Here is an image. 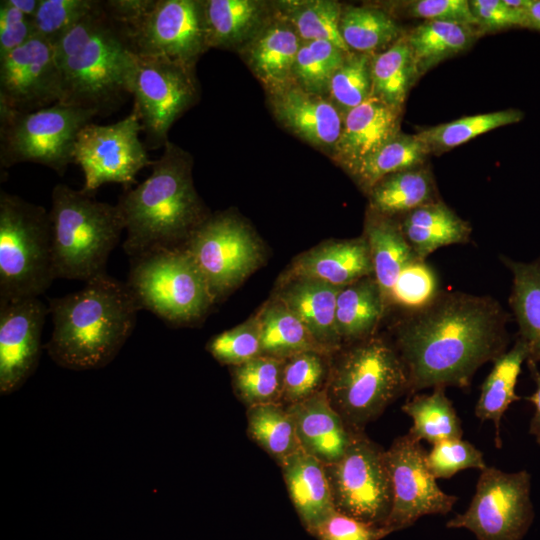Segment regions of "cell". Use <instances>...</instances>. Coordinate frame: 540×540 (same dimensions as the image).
<instances>
[{
    "instance_id": "cell-1",
    "label": "cell",
    "mask_w": 540,
    "mask_h": 540,
    "mask_svg": "<svg viewBox=\"0 0 540 540\" xmlns=\"http://www.w3.org/2000/svg\"><path fill=\"white\" fill-rule=\"evenodd\" d=\"M393 344L408 377V393L470 385L476 371L507 351L508 312L490 296L437 291L406 308Z\"/></svg>"
},
{
    "instance_id": "cell-2",
    "label": "cell",
    "mask_w": 540,
    "mask_h": 540,
    "mask_svg": "<svg viewBox=\"0 0 540 540\" xmlns=\"http://www.w3.org/2000/svg\"><path fill=\"white\" fill-rule=\"evenodd\" d=\"M48 307L53 330L45 349L58 366L74 371L108 365L131 336L141 310L127 283L108 274L50 299Z\"/></svg>"
},
{
    "instance_id": "cell-3",
    "label": "cell",
    "mask_w": 540,
    "mask_h": 540,
    "mask_svg": "<svg viewBox=\"0 0 540 540\" xmlns=\"http://www.w3.org/2000/svg\"><path fill=\"white\" fill-rule=\"evenodd\" d=\"M191 155L170 142L151 164L150 175L120 196L117 206L124 222L123 249L132 258L163 248H183L209 216L192 179Z\"/></svg>"
},
{
    "instance_id": "cell-4",
    "label": "cell",
    "mask_w": 540,
    "mask_h": 540,
    "mask_svg": "<svg viewBox=\"0 0 540 540\" xmlns=\"http://www.w3.org/2000/svg\"><path fill=\"white\" fill-rule=\"evenodd\" d=\"M53 46L62 81L59 103L100 115L117 108L129 94L131 42L103 1H96Z\"/></svg>"
},
{
    "instance_id": "cell-5",
    "label": "cell",
    "mask_w": 540,
    "mask_h": 540,
    "mask_svg": "<svg viewBox=\"0 0 540 540\" xmlns=\"http://www.w3.org/2000/svg\"><path fill=\"white\" fill-rule=\"evenodd\" d=\"M49 215L55 278L87 282L107 274L108 258L125 230L117 204L57 184Z\"/></svg>"
},
{
    "instance_id": "cell-6",
    "label": "cell",
    "mask_w": 540,
    "mask_h": 540,
    "mask_svg": "<svg viewBox=\"0 0 540 540\" xmlns=\"http://www.w3.org/2000/svg\"><path fill=\"white\" fill-rule=\"evenodd\" d=\"M325 391L346 425L360 432L408 393V377L393 342L374 334L341 350Z\"/></svg>"
},
{
    "instance_id": "cell-7",
    "label": "cell",
    "mask_w": 540,
    "mask_h": 540,
    "mask_svg": "<svg viewBox=\"0 0 540 540\" xmlns=\"http://www.w3.org/2000/svg\"><path fill=\"white\" fill-rule=\"evenodd\" d=\"M49 212L0 191V302L39 297L54 281Z\"/></svg>"
},
{
    "instance_id": "cell-8",
    "label": "cell",
    "mask_w": 540,
    "mask_h": 540,
    "mask_svg": "<svg viewBox=\"0 0 540 540\" xmlns=\"http://www.w3.org/2000/svg\"><path fill=\"white\" fill-rule=\"evenodd\" d=\"M126 281L140 309L172 325L201 320L215 299L185 248L152 250L130 258Z\"/></svg>"
},
{
    "instance_id": "cell-9",
    "label": "cell",
    "mask_w": 540,
    "mask_h": 540,
    "mask_svg": "<svg viewBox=\"0 0 540 540\" xmlns=\"http://www.w3.org/2000/svg\"><path fill=\"white\" fill-rule=\"evenodd\" d=\"M104 6L125 26L134 53L195 67L209 48L202 0H108Z\"/></svg>"
},
{
    "instance_id": "cell-10",
    "label": "cell",
    "mask_w": 540,
    "mask_h": 540,
    "mask_svg": "<svg viewBox=\"0 0 540 540\" xmlns=\"http://www.w3.org/2000/svg\"><path fill=\"white\" fill-rule=\"evenodd\" d=\"M97 115L93 110L59 102L32 112L0 106L1 167L32 162L63 175L74 163L78 133Z\"/></svg>"
},
{
    "instance_id": "cell-11",
    "label": "cell",
    "mask_w": 540,
    "mask_h": 540,
    "mask_svg": "<svg viewBox=\"0 0 540 540\" xmlns=\"http://www.w3.org/2000/svg\"><path fill=\"white\" fill-rule=\"evenodd\" d=\"M127 88L134 97L133 108L152 148L166 143L171 126L199 96L195 67L134 52Z\"/></svg>"
},
{
    "instance_id": "cell-12",
    "label": "cell",
    "mask_w": 540,
    "mask_h": 540,
    "mask_svg": "<svg viewBox=\"0 0 540 540\" xmlns=\"http://www.w3.org/2000/svg\"><path fill=\"white\" fill-rule=\"evenodd\" d=\"M534 517L530 473L487 466L480 471L466 511L450 519L446 526L467 529L478 540H521Z\"/></svg>"
},
{
    "instance_id": "cell-13",
    "label": "cell",
    "mask_w": 540,
    "mask_h": 540,
    "mask_svg": "<svg viewBox=\"0 0 540 540\" xmlns=\"http://www.w3.org/2000/svg\"><path fill=\"white\" fill-rule=\"evenodd\" d=\"M325 469L337 511L384 527L392 506L385 450L355 432L344 455Z\"/></svg>"
},
{
    "instance_id": "cell-14",
    "label": "cell",
    "mask_w": 540,
    "mask_h": 540,
    "mask_svg": "<svg viewBox=\"0 0 540 540\" xmlns=\"http://www.w3.org/2000/svg\"><path fill=\"white\" fill-rule=\"evenodd\" d=\"M218 301L254 272L263 260L252 230L236 215L208 216L184 246Z\"/></svg>"
},
{
    "instance_id": "cell-15",
    "label": "cell",
    "mask_w": 540,
    "mask_h": 540,
    "mask_svg": "<svg viewBox=\"0 0 540 540\" xmlns=\"http://www.w3.org/2000/svg\"><path fill=\"white\" fill-rule=\"evenodd\" d=\"M142 130L135 108L120 121L107 125L90 122L80 130L74 163L83 172V192L93 195L107 183H119L127 190L136 182L138 172L152 164L139 138Z\"/></svg>"
},
{
    "instance_id": "cell-16",
    "label": "cell",
    "mask_w": 540,
    "mask_h": 540,
    "mask_svg": "<svg viewBox=\"0 0 540 540\" xmlns=\"http://www.w3.org/2000/svg\"><path fill=\"white\" fill-rule=\"evenodd\" d=\"M427 451L409 433L385 450L392 486V506L384 527L391 533L412 526L426 515H446L457 497L445 493L427 464Z\"/></svg>"
},
{
    "instance_id": "cell-17",
    "label": "cell",
    "mask_w": 540,
    "mask_h": 540,
    "mask_svg": "<svg viewBox=\"0 0 540 540\" xmlns=\"http://www.w3.org/2000/svg\"><path fill=\"white\" fill-rule=\"evenodd\" d=\"M61 74L55 49L34 35L0 59V106L32 112L60 102Z\"/></svg>"
},
{
    "instance_id": "cell-18",
    "label": "cell",
    "mask_w": 540,
    "mask_h": 540,
    "mask_svg": "<svg viewBox=\"0 0 540 540\" xmlns=\"http://www.w3.org/2000/svg\"><path fill=\"white\" fill-rule=\"evenodd\" d=\"M49 307L39 297L0 302V393L9 395L38 366Z\"/></svg>"
},
{
    "instance_id": "cell-19",
    "label": "cell",
    "mask_w": 540,
    "mask_h": 540,
    "mask_svg": "<svg viewBox=\"0 0 540 540\" xmlns=\"http://www.w3.org/2000/svg\"><path fill=\"white\" fill-rule=\"evenodd\" d=\"M268 102L284 128L331 156L344 116L327 97L309 93L292 82L268 93Z\"/></svg>"
},
{
    "instance_id": "cell-20",
    "label": "cell",
    "mask_w": 540,
    "mask_h": 540,
    "mask_svg": "<svg viewBox=\"0 0 540 540\" xmlns=\"http://www.w3.org/2000/svg\"><path fill=\"white\" fill-rule=\"evenodd\" d=\"M401 115V110L371 95L344 116L332 159L351 172L401 132Z\"/></svg>"
},
{
    "instance_id": "cell-21",
    "label": "cell",
    "mask_w": 540,
    "mask_h": 540,
    "mask_svg": "<svg viewBox=\"0 0 540 540\" xmlns=\"http://www.w3.org/2000/svg\"><path fill=\"white\" fill-rule=\"evenodd\" d=\"M301 43L293 27L274 11L237 52L268 94L293 82V68Z\"/></svg>"
},
{
    "instance_id": "cell-22",
    "label": "cell",
    "mask_w": 540,
    "mask_h": 540,
    "mask_svg": "<svg viewBox=\"0 0 540 540\" xmlns=\"http://www.w3.org/2000/svg\"><path fill=\"white\" fill-rule=\"evenodd\" d=\"M373 274L369 245L361 236L331 240L304 252L292 262L283 282L308 278L343 287Z\"/></svg>"
},
{
    "instance_id": "cell-23",
    "label": "cell",
    "mask_w": 540,
    "mask_h": 540,
    "mask_svg": "<svg viewBox=\"0 0 540 540\" xmlns=\"http://www.w3.org/2000/svg\"><path fill=\"white\" fill-rule=\"evenodd\" d=\"M287 410L303 450L324 464L344 455L355 432L332 406L325 390L289 405Z\"/></svg>"
},
{
    "instance_id": "cell-24",
    "label": "cell",
    "mask_w": 540,
    "mask_h": 540,
    "mask_svg": "<svg viewBox=\"0 0 540 540\" xmlns=\"http://www.w3.org/2000/svg\"><path fill=\"white\" fill-rule=\"evenodd\" d=\"M341 288L320 280L296 278L284 281L276 296L327 353L342 348L336 326V303Z\"/></svg>"
},
{
    "instance_id": "cell-25",
    "label": "cell",
    "mask_w": 540,
    "mask_h": 540,
    "mask_svg": "<svg viewBox=\"0 0 540 540\" xmlns=\"http://www.w3.org/2000/svg\"><path fill=\"white\" fill-rule=\"evenodd\" d=\"M291 501L310 533L336 509L325 464L302 448L279 462Z\"/></svg>"
},
{
    "instance_id": "cell-26",
    "label": "cell",
    "mask_w": 540,
    "mask_h": 540,
    "mask_svg": "<svg viewBox=\"0 0 540 540\" xmlns=\"http://www.w3.org/2000/svg\"><path fill=\"white\" fill-rule=\"evenodd\" d=\"M363 236L369 245L374 278L388 309L401 275L418 260L407 243L397 219L368 210Z\"/></svg>"
},
{
    "instance_id": "cell-27",
    "label": "cell",
    "mask_w": 540,
    "mask_h": 540,
    "mask_svg": "<svg viewBox=\"0 0 540 540\" xmlns=\"http://www.w3.org/2000/svg\"><path fill=\"white\" fill-rule=\"evenodd\" d=\"M208 48L238 50L273 15L270 3L257 0H202Z\"/></svg>"
},
{
    "instance_id": "cell-28",
    "label": "cell",
    "mask_w": 540,
    "mask_h": 540,
    "mask_svg": "<svg viewBox=\"0 0 540 540\" xmlns=\"http://www.w3.org/2000/svg\"><path fill=\"white\" fill-rule=\"evenodd\" d=\"M399 227L418 260H424L437 249L470 241L472 228L443 201L420 206L397 220Z\"/></svg>"
},
{
    "instance_id": "cell-29",
    "label": "cell",
    "mask_w": 540,
    "mask_h": 540,
    "mask_svg": "<svg viewBox=\"0 0 540 540\" xmlns=\"http://www.w3.org/2000/svg\"><path fill=\"white\" fill-rule=\"evenodd\" d=\"M483 35L476 25L424 21L406 33L417 77L443 60L467 51Z\"/></svg>"
},
{
    "instance_id": "cell-30",
    "label": "cell",
    "mask_w": 540,
    "mask_h": 540,
    "mask_svg": "<svg viewBox=\"0 0 540 540\" xmlns=\"http://www.w3.org/2000/svg\"><path fill=\"white\" fill-rule=\"evenodd\" d=\"M528 358L529 351L526 344L517 339L511 349L493 361V367L481 386L475 416L481 421L493 422L497 448L502 446L500 437L502 417L513 402L521 400L516 394L515 387L522 365Z\"/></svg>"
},
{
    "instance_id": "cell-31",
    "label": "cell",
    "mask_w": 540,
    "mask_h": 540,
    "mask_svg": "<svg viewBox=\"0 0 540 540\" xmlns=\"http://www.w3.org/2000/svg\"><path fill=\"white\" fill-rule=\"evenodd\" d=\"M512 275L509 305L518 326V339L530 360L540 363V256L530 262L500 256Z\"/></svg>"
},
{
    "instance_id": "cell-32",
    "label": "cell",
    "mask_w": 540,
    "mask_h": 540,
    "mask_svg": "<svg viewBox=\"0 0 540 540\" xmlns=\"http://www.w3.org/2000/svg\"><path fill=\"white\" fill-rule=\"evenodd\" d=\"M386 310L373 275L343 286L336 303V326L342 344L373 336Z\"/></svg>"
},
{
    "instance_id": "cell-33",
    "label": "cell",
    "mask_w": 540,
    "mask_h": 540,
    "mask_svg": "<svg viewBox=\"0 0 540 540\" xmlns=\"http://www.w3.org/2000/svg\"><path fill=\"white\" fill-rule=\"evenodd\" d=\"M367 196L369 210L392 218L438 200L432 174L423 166L385 176Z\"/></svg>"
},
{
    "instance_id": "cell-34",
    "label": "cell",
    "mask_w": 540,
    "mask_h": 540,
    "mask_svg": "<svg viewBox=\"0 0 540 540\" xmlns=\"http://www.w3.org/2000/svg\"><path fill=\"white\" fill-rule=\"evenodd\" d=\"M342 39L351 52L377 54L405 35L394 16L373 6L343 7L340 19Z\"/></svg>"
},
{
    "instance_id": "cell-35",
    "label": "cell",
    "mask_w": 540,
    "mask_h": 540,
    "mask_svg": "<svg viewBox=\"0 0 540 540\" xmlns=\"http://www.w3.org/2000/svg\"><path fill=\"white\" fill-rule=\"evenodd\" d=\"M257 315L262 355L287 359L307 351L328 354L298 317L277 298L268 302Z\"/></svg>"
},
{
    "instance_id": "cell-36",
    "label": "cell",
    "mask_w": 540,
    "mask_h": 540,
    "mask_svg": "<svg viewBox=\"0 0 540 540\" xmlns=\"http://www.w3.org/2000/svg\"><path fill=\"white\" fill-rule=\"evenodd\" d=\"M418 77L406 33L386 50L371 57L372 96L397 110Z\"/></svg>"
},
{
    "instance_id": "cell-37",
    "label": "cell",
    "mask_w": 540,
    "mask_h": 540,
    "mask_svg": "<svg viewBox=\"0 0 540 540\" xmlns=\"http://www.w3.org/2000/svg\"><path fill=\"white\" fill-rule=\"evenodd\" d=\"M402 411L412 419L409 434L431 445L463 437L462 422L445 394V387L433 388L430 394H417L402 405Z\"/></svg>"
},
{
    "instance_id": "cell-38",
    "label": "cell",
    "mask_w": 540,
    "mask_h": 540,
    "mask_svg": "<svg viewBox=\"0 0 540 540\" xmlns=\"http://www.w3.org/2000/svg\"><path fill=\"white\" fill-rule=\"evenodd\" d=\"M302 41L326 40L350 53L340 33L343 6L334 0H289L272 4Z\"/></svg>"
},
{
    "instance_id": "cell-39",
    "label": "cell",
    "mask_w": 540,
    "mask_h": 540,
    "mask_svg": "<svg viewBox=\"0 0 540 540\" xmlns=\"http://www.w3.org/2000/svg\"><path fill=\"white\" fill-rule=\"evenodd\" d=\"M430 152L416 134L400 132L348 174L367 194L385 176L420 167Z\"/></svg>"
},
{
    "instance_id": "cell-40",
    "label": "cell",
    "mask_w": 540,
    "mask_h": 540,
    "mask_svg": "<svg viewBox=\"0 0 540 540\" xmlns=\"http://www.w3.org/2000/svg\"><path fill=\"white\" fill-rule=\"evenodd\" d=\"M524 113L509 108L476 114L420 130L416 135L430 154L440 155L493 129L520 122Z\"/></svg>"
},
{
    "instance_id": "cell-41",
    "label": "cell",
    "mask_w": 540,
    "mask_h": 540,
    "mask_svg": "<svg viewBox=\"0 0 540 540\" xmlns=\"http://www.w3.org/2000/svg\"><path fill=\"white\" fill-rule=\"evenodd\" d=\"M248 434L278 463L301 448L293 419L279 402L250 406Z\"/></svg>"
},
{
    "instance_id": "cell-42",
    "label": "cell",
    "mask_w": 540,
    "mask_h": 540,
    "mask_svg": "<svg viewBox=\"0 0 540 540\" xmlns=\"http://www.w3.org/2000/svg\"><path fill=\"white\" fill-rule=\"evenodd\" d=\"M285 359L260 355L232 367L236 395L248 407L282 399Z\"/></svg>"
},
{
    "instance_id": "cell-43",
    "label": "cell",
    "mask_w": 540,
    "mask_h": 540,
    "mask_svg": "<svg viewBox=\"0 0 540 540\" xmlns=\"http://www.w3.org/2000/svg\"><path fill=\"white\" fill-rule=\"evenodd\" d=\"M347 54L326 40L302 41L293 68V82L309 93L327 97L331 79Z\"/></svg>"
},
{
    "instance_id": "cell-44",
    "label": "cell",
    "mask_w": 540,
    "mask_h": 540,
    "mask_svg": "<svg viewBox=\"0 0 540 540\" xmlns=\"http://www.w3.org/2000/svg\"><path fill=\"white\" fill-rule=\"evenodd\" d=\"M371 57L350 52L331 79L327 98L343 116L371 96Z\"/></svg>"
},
{
    "instance_id": "cell-45",
    "label": "cell",
    "mask_w": 540,
    "mask_h": 540,
    "mask_svg": "<svg viewBox=\"0 0 540 540\" xmlns=\"http://www.w3.org/2000/svg\"><path fill=\"white\" fill-rule=\"evenodd\" d=\"M206 348L219 363L232 367L262 355L258 315L212 337Z\"/></svg>"
},
{
    "instance_id": "cell-46",
    "label": "cell",
    "mask_w": 540,
    "mask_h": 540,
    "mask_svg": "<svg viewBox=\"0 0 540 540\" xmlns=\"http://www.w3.org/2000/svg\"><path fill=\"white\" fill-rule=\"evenodd\" d=\"M325 354L307 351L285 359L282 399L290 405L320 391L325 378Z\"/></svg>"
},
{
    "instance_id": "cell-47",
    "label": "cell",
    "mask_w": 540,
    "mask_h": 540,
    "mask_svg": "<svg viewBox=\"0 0 540 540\" xmlns=\"http://www.w3.org/2000/svg\"><path fill=\"white\" fill-rule=\"evenodd\" d=\"M97 0H40L32 18L34 34L55 44L96 4Z\"/></svg>"
},
{
    "instance_id": "cell-48",
    "label": "cell",
    "mask_w": 540,
    "mask_h": 540,
    "mask_svg": "<svg viewBox=\"0 0 540 540\" xmlns=\"http://www.w3.org/2000/svg\"><path fill=\"white\" fill-rule=\"evenodd\" d=\"M428 467L436 479H449L465 469L487 467L483 453L462 438L447 439L432 445L427 452Z\"/></svg>"
},
{
    "instance_id": "cell-49",
    "label": "cell",
    "mask_w": 540,
    "mask_h": 540,
    "mask_svg": "<svg viewBox=\"0 0 540 540\" xmlns=\"http://www.w3.org/2000/svg\"><path fill=\"white\" fill-rule=\"evenodd\" d=\"M404 16L424 21H445L476 25L470 2L467 0H412L394 5Z\"/></svg>"
},
{
    "instance_id": "cell-50",
    "label": "cell",
    "mask_w": 540,
    "mask_h": 540,
    "mask_svg": "<svg viewBox=\"0 0 540 540\" xmlns=\"http://www.w3.org/2000/svg\"><path fill=\"white\" fill-rule=\"evenodd\" d=\"M391 532L335 510L311 532L318 540H380Z\"/></svg>"
},
{
    "instance_id": "cell-51",
    "label": "cell",
    "mask_w": 540,
    "mask_h": 540,
    "mask_svg": "<svg viewBox=\"0 0 540 540\" xmlns=\"http://www.w3.org/2000/svg\"><path fill=\"white\" fill-rule=\"evenodd\" d=\"M477 26L483 34L513 27L524 28L522 8H512L504 0H472L469 1Z\"/></svg>"
},
{
    "instance_id": "cell-52",
    "label": "cell",
    "mask_w": 540,
    "mask_h": 540,
    "mask_svg": "<svg viewBox=\"0 0 540 540\" xmlns=\"http://www.w3.org/2000/svg\"><path fill=\"white\" fill-rule=\"evenodd\" d=\"M32 19L9 0L0 1V59L34 36Z\"/></svg>"
},
{
    "instance_id": "cell-53",
    "label": "cell",
    "mask_w": 540,
    "mask_h": 540,
    "mask_svg": "<svg viewBox=\"0 0 540 540\" xmlns=\"http://www.w3.org/2000/svg\"><path fill=\"white\" fill-rule=\"evenodd\" d=\"M436 292L430 270L424 262H418L401 275L394 293L395 304L417 306Z\"/></svg>"
},
{
    "instance_id": "cell-54",
    "label": "cell",
    "mask_w": 540,
    "mask_h": 540,
    "mask_svg": "<svg viewBox=\"0 0 540 540\" xmlns=\"http://www.w3.org/2000/svg\"><path fill=\"white\" fill-rule=\"evenodd\" d=\"M526 362L535 383V391L530 396L525 397L534 406V414L529 425V434L535 438L536 443L540 446V370L535 361L528 359Z\"/></svg>"
},
{
    "instance_id": "cell-55",
    "label": "cell",
    "mask_w": 540,
    "mask_h": 540,
    "mask_svg": "<svg viewBox=\"0 0 540 540\" xmlns=\"http://www.w3.org/2000/svg\"><path fill=\"white\" fill-rule=\"evenodd\" d=\"M523 13L524 28L540 31V0H527Z\"/></svg>"
},
{
    "instance_id": "cell-56",
    "label": "cell",
    "mask_w": 540,
    "mask_h": 540,
    "mask_svg": "<svg viewBox=\"0 0 540 540\" xmlns=\"http://www.w3.org/2000/svg\"><path fill=\"white\" fill-rule=\"evenodd\" d=\"M9 2L31 19L40 5V0H9Z\"/></svg>"
}]
</instances>
